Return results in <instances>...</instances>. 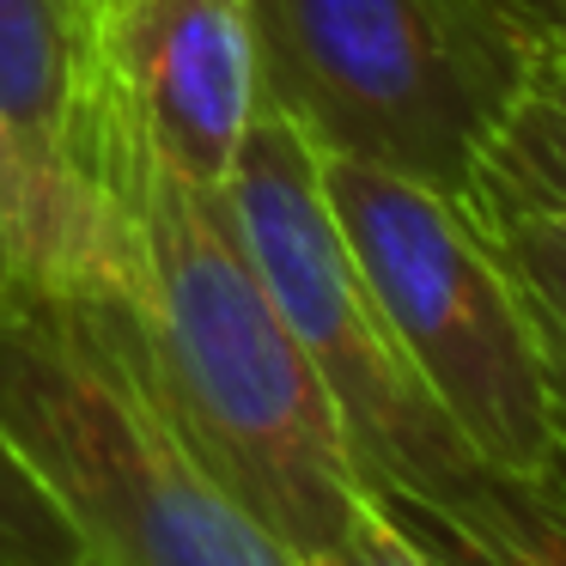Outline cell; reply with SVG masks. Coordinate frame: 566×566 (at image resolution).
<instances>
[{
  "label": "cell",
  "instance_id": "obj_12",
  "mask_svg": "<svg viewBox=\"0 0 566 566\" xmlns=\"http://www.w3.org/2000/svg\"><path fill=\"white\" fill-rule=\"evenodd\" d=\"M298 566H444V560H432V554L366 493V505L354 512V524H347L329 548L305 554Z\"/></svg>",
  "mask_w": 566,
  "mask_h": 566
},
{
  "label": "cell",
  "instance_id": "obj_6",
  "mask_svg": "<svg viewBox=\"0 0 566 566\" xmlns=\"http://www.w3.org/2000/svg\"><path fill=\"white\" fill-rule=\"evenodd\" d=\"M128 184L98 0H0V220L19 293H123Z\"/></svg>",
  "mask_w": 566,
  "mask_h": 566
},
{
  "label": "cell",
  "instance_id": "obj_10",
  "mask_svg": "<svg viewBox=\"0 0 566 566\" xmlns=\"http://www.w3.org/2000/svg\"><path fill=\"white\" fill-rule=\"evenodd\" d=\"M500 238L505 262L517 274V293L530 305L536 323V347H542V378H548V420H554V475L566 481V226L554 213L517 208V201H493L481 196Z\"/></svg>",
  "mask_w": 566,
  "mask_h": 566
},
{
  "label": "cell",
  "instance_id": "obj_13",
  "mask_svg": "<svg viewBox=\"0 0 566 566\" xmlns=\"http://www.w3.org/2000/svg\"><path fill=\"white\" fill-rule=\"evenodd\" d=\"M19 293V274H13V244H7V220H0V305Z\"/></svg>",
  "mask_w": 566,
  "mask_h": 566
},
{
  "label": "cell",
  "instance_id": "obj_16",
  "mask_svg": "<svg viewBox=\"0 0 566 566\" xmlns=\"http://www.w3.org/2000/svg\"><path fill=\"white\" fill-rule=\"evenodd\" d=\"M74 566H104V560H98V554H92V560H74Z\"/></svg>",
  "mask_w": 566,
  "mask_h": 566
},
{
  "label": "cell",
  "instance_id": "obj_7",
  "mask_svg": "<svg viewBox=\"0 0 566 566\" xmlns=\"http://www.w3.org/2000/svg\"><path fill=\"white\" fill-rule=\"evenodd\" d=\"M104 67L135 159L220 196L269 116L244 0H98Z\"/></svg>",
  "mask_w": 566,
  "mask_h": 566
},
{
  "label": "cell",
  "instance_id": "obj_14",
  "mask_svg": "<svg viewBox=\"0 0 566 566\" xmlns=\"http://www.w3.org/2000/svg\"><path fill=\"white\" fill-rule=\"evenodd\" d=\"M524 7H530V13H542V19H548V31L566 19V0H524Z\"/></svg>",
  "mask_w": 566,
  "mask_h": 566
},
{
  "label": "cell",
  "instance_id": "obj_9",
  "mask_svg": "<svg viewBox=\"0 0 566 566\" xmlns=\"http://www.w3.org/2000/svg\"><path fill=\"white\" fill-rule=\"evenodd\" d=\"M481 196L554 213L566 226V50L560 43L536 62L517 111L505 116L500 140L481 165Z\"/></svg>",
  "mask_w": 566,
  "mask_h": 566
},
{
  "label": "cell",
  "instance_id": "obj_3",
  "mask_svg": "<svg viewBox=\"0 0 566 566\" xmlns=\"http://www.w3.org/2000/svg\"><path fill=\"white\" fill-rule=\"evenodd\" d=\"M262 98L323 159L481 196L554 31L524 0H244Z\"/></svg>",
  "mask_w": 566,
  "mask_h": 566
},
{
  "label": "cell",
  "instance_id": "obj_15",
  "mask_svg": "<svg viewBox=\"0 0 566 566\" xmlns=\"http://www.w3.org/2000/svg\"><path fill=\"white\" fill-rule=\"evenodd\" d=\"M554 43H560V50H566V19H560V25H554Z\"/></svg>",
  "mask_w": 566,
  "mask_h": 566
},
{
  "label": "cell",
  "instance_id": "obj_1",
  "mask_svg": "<svg viewBox=\"0 0 566 566\" xmlns=\"http://www.w3.org/2000/svg\"><path fill=\"white\" fill-rule=\"evenodd\" d=\"M140 359L171 427L293 560L329 548L366 505L317 366L238 250L220 201L135 159L128 281Z\"/></svg>",
  "mask_w": 566,
  "mask_h": 566
},
{
  "label": "cell",
  "instance_id": "obj_5",
  "mask_svg": "<svg viewBox=\"0 0 566 566\" xmlns=\"http://www.w3.org/2000/svg\"><path fill=\"white\" fill-rule=\"evenodd\" d=\"M317 165L359 274L432 402L488 469L542 475L554 463L542 347L481 196H451L359 159L317 153Z\"/></svg>",
  "mask_w": 566,
  "mask_h": 566
},
{
  "label": "cell",
  "instance_id": "obj_2",
  "mask_svg": "<svg viewBox=\"0 0 566 566\" xmlns=\"http://www.w3.org/2000/svg\"><path fill=\"white\" fill-rule=\"evenodd\" d=\"M0 432L104 566H298L171 427L123 293L0 305Z\"/></svg>",
  "mask_w": 566,
  "mask_h": 566
},
{
  "label": "cell",
  "instance_id": "obj_8",
  "mask_svg": "<svg viewBox=\"0 0 566 566\" xmlns=\"http://www.w3.org/2000/svg\"><path fill=\"white\" fill-rule=\"evenodd\" d=\"M378 500V493H371ZM444 566H566V481L481 469L457 500H378Z\"/></svg>",
  "mask_w": 566,
  "mask_h": 566
},
{
  "label": "cell",
  "instance_id": "obj_11",
  "mask_svg": "<svg viewBox=\"0 0 566 566\" xmlns=\"http://www.w3.org/2000/svg\"><path fill=\"white\" fill-rule=\"evenodd\" d=\"M92 560L80 530L67 512L50 500L31 463L13 451V439L0 432V566H74Z\"/></svg>",
  "mask_w": 566,
  "mask_h": 566
},
{
  "label": "cell",
  "instance_id": "obj_4",
  "mask_svg": "<svg viewBox=\"0 0 566 566\" xmlns=\"http://www.w3.org/2000/svg\"><path fill=\"white\" fill-rule=\"evenodd\" d=\"M220 213L238 250L262 274L274 311L317 366L359 481L378 500L439 505L481 481V457L451 427L420 371L408 366L378 293L359 274V256L323 196L317 147L286 116H262L220 184Z\"/></svg>",
  "mask_w": 566,
  "mask_h": 566
}]
</instances>
